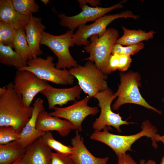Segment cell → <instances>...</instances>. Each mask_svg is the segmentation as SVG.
I'll return each instance as SVG.
<instances>
[{
    "label": "cell",
    "mask_w": 164,
    "mask_h": 164,
    "mask_svg": "<svg viewBox=\"0 0 164 164\" xmlns=\"http://www.w3.org/2000/svg\"><path fill=\"white\" fill-rule=\"evenodd\" d=\"M51 150L41 137L26 148L22 161L24 164H50Z\"/></svg>",
    "instance_id": "cell-18"
},
{
    "label": "cell",
    "mask_w": 164,
    "mask_h": 164,
    "mask_svg": "<svg viewBox=\"0 0 164 164\" xmlns=\"http://www.w3.org/2000/svg\"><path fill=\"white\" fill-rule=\"evenodd\" d=\"M36 127L37 129L43 132L56 131L62 137L67 136L72 130H77L75 126L70 121L53 116L45 110L39 114Z\"/></svg>",
    "instance_id": "cell-14"
},
{
    "label": "cell",
    "mask_w": 164,
    "mask_h": 164,
    "mask_svg": "<svg viewBox=\"0 0 164 164\" xmlns=\"http://www.w3.org/2000/svg\"><path fill=\"white\" fill-rule=\"evenodd\" d=\"M26 148L18 141L0 145V164H11L22 157Z\"/></svg>",
    "instance_id": "cell-20"
},
{
    "label": "cell",
    "mask_w": 164,
    "mask_h": 164,
    "mask_svg": "<svg viewBox=\"0 0 164 164\" xmlns=\"http://www.w3.org/2000/svg\"><path fill=\"white\" fill-rule=\"evenodd\" d=\"M70 73L77 80L82 90L91 97L108 88L107 76L89 61L84 66L78 65L69 70Z\"/></svg>",
    "instance_id": "cell-5"
},
{
    "label": "cell",
    "mask_w": 164,
    "mask_h": 164,
    "mask_svg": "<svg viewBox=\"0 0 164 164\" xmlns=\"http://www.w3.org/2000/svg\"><path fill=\"white\" fill-rule=\"evenodd\" d=\"M0 63L8 66H14L17 70L27 66V63L12 48L0 43Z\"/></svg>",
    "instance_id": "cell-22"
},
{
    "label": "cell",
    "mask_w": 164,
    "mask_h": 164,
    "mask_svg": "<svg viewBox=\"0 0 164 164\" xmlns=\"http://www.w3.org/2000/svg\"><path fill=\"white\" fill-rule=\"evenodd\" d=\"M144 46V44L142 42L126 46H123L118 44H115L112 48L111 54L130 56L138 52L143 49Z\"/></svg>",
    "instance_id": "cell-28"
},
{
    "label": "cell",
    "mask_w": 164,
    "mask_h": 164,
    "mask_svg": "<svg viewBox=\"0 0 164 164\" xmlns=\"http://www.w3.org/2000/svg\"><path fill=\"white\" fill-rule=\"evenodd\" d=\"M54 59L51 56L46 59L38 57L32 58L27 61L26 66L18 70L30 71L39 79L57 85H72L75 77L67 69L56 68Z\"/></svg>",
    "instance_id": "cell-4"
},
{
    "label": "cell",
    "mask_w": 164,
    "mask_h": 164,
    "mask_svg": "<svg viewBox=\"0 0 164 164\" xmlns=\"http://www.w3.org/2000/svg\"><path fill=\"white\" fill-rule=\"evenodd\" d=\"M50 164H75L69 155L52 152Z\"/></svg>",
    "instance_id": "cell-30"
},
{
    "label": "cell",
    "mask_w": 164,
    "mask_h": 164,
    "mask_svg": "<svg viewBox=\"0 0 164 164\" xmlns=\"http://www.w3.org/2000/svg\"><path fill=\"white\" fill-rule=\"evenodd\" d=\"M73 33V31L70 30L57 36L44 31L42 32L40 45L47 46L56 56L57 61L56 67L58 69H70L78 65L69 50V48L74 46L72 42Z\"/></svg>",
    "instance_id": "cell-7"
},
{
    "label": "cell",
    "mask_w": 164,
    "mask_h": 164,
    "mask_svg": "<svg viewBox=\"0 0 164 164\" xmlns=\"http://www.w3.org/2000/svg\"><path fill=\"white\" fill-rule=\"evenodd\" d=\"M132 60L130 56L111 54L109 60V66L111 72L117 70L125 71L130 67Z\"/></svg>",
    "instance_id": "cell-26"
},
{
    "label": "cell",
    "mask_w": 164,
    "mask_h": 164,
    "mask_svg": "<svg viewBox=\"0 0 164 164\" xmlns=\"http://www.w3.org/2000/svg\"><path fill=\"white\" fill-rule=\"evenodd\" d=\"M160 164H164V155L162 158Z\"/></svg>",
    "instance_id": "cell-38"
},
{
    "label": "cell",
    "mask_w": 164,
    "mask_h": 164,
    "mask_svg": "<svg viewBox=\"0 0 164 164\" xmlns=\"http://www.w3.org/2000/svg\"><path fill=\"white\" fill-rule=\"evenodd\" d=\"M33 107L31 117L23 128L18 141L24 148H26L41 137L45 132L38 130L36 127L39 114L41 111L45 110L43 100L40 98H37L33 104Z\"/></svg>",
    "instance_id": "cell-15"
},
{
    "label": "cell",
    "mask_w": 164,
    "mask_h": 164,
    "mask_svg": "<svg viewBox=\"0 0 164 164\" xmlns=\"http://www.w3.org/2000/svg\"><path fill=\"white\" fill-rule=\"evenodd\" d=\"M17 30L9 23L0 21V43L12 47Z\"/></svg>",
    "instance_id": "cell-27"
},
{
    "label": "cell",
    "mask_w": 164,
    "mask_h": 164,
    "mask_svg": "<svg viewBox=\"0 0 164 164\" xmlns=\"http://www.w3.org/2000/svg\"><path fill=\"white\" fill-rule=\"evenodd\" d=\"M139 164H156L155 162L152 160L150 159L147 162L144 160L142 159L140 161Z\"/></svg>",
    "instance_id": "cell-34"
},
{
    "label": "cell",
    "mask_w": 164,
    "mask_h": 164,
    "mask_svg": "<svg viewBox=\"0 0 164 164\" xmlns=\"http://www.w3.org/2000/svg\"><path fill=\"white\" fill-rule=\"evenodd\" d=\"M162 101L164 102V98L163 99ZM151 139L152 140L153 146L155 147L157 146L156 143V142H157L161 141L164 145V135L162 136H161L157 134L153 136Z\"/></svg>",
    "instance_id": "cell-32"
},
{
    "label": "cell",
    "mask_w": 164,
    "mask_h": 164,
    "mask_svg": "<svg viewBox=\"0 0 164 164\" xmlns=\"http://www.w3.org/2000/svg\"><path fill=\"white\" fill-rule=\"evenodd\" d=\"M116 97L112 90L108 87L97 93L94 96V97L97 100L98 105L101 109L99 116L92 125L93 128L95 131H101L107 127L111 129L110 126H112L118 132H121V125L134 123L123 120L119 113H115L112 111L111 103Z\"/></svg>",
    "instance_id": "cell-8"
},
{
    "label": "cell",
    "mask_w": 164,
    "mask_h": 164,
    "mask_svg": "<svg viewBox=\"0 0 164 164\" xmlns=\"http://www.w3.org/2000/svg\"><path fill=\"white\" fill-rule=\"evenodd\" d=\"M81 91L78 85L68 88H59L49 84L40 93L46 98L48 108L51 110L57 105L62 107L69 101H76V99H80Z\"/></svg>",
    "instance_id": "cell-13"
},
{
    "label": "cell",
    "mask_w": 164,
    "mask_h": 164,
    "mask_svg": "<svg viewBox=\"0 0 164 164\" xmlns=\"http://www.w3.org/2000/svg\"><path fill=\"white\" fill-rule=\"evenodd\" d=\"M30 16L22 15L18 12L14 7L11 0H0V20L9 23L16 29H25L29 21Z\"/></svg>",
    "instance_id": "cell-19"
},
{
    "label": "cell",
    "mask_w": 164,
    "mask_h": 164,
    "mask_svg": "<svg viewBox=\"0 0 164 164\" xmlns=\"http://www.w3.org/2000/svg\"><path fill=\"white\" fill-rule=\"evenodd\" d=\"M20 134L11 126H0V145L18 141Z\"/></svg>",
    "instance_id": "cell-29"
},
{
    "label": "cell",
    "mask_w": 164,
    "mask_h": 164,
    "mask_svg": "<svg viewBox=\"0 0 164 164\" xmlns=\"http://www.w3.org/2000/svg\"><path fill=\"white\" fill-rule=\"evenodd\" d=\"M12 47L27 63L28 60L32 58L26 40L25 29H21L17 30L12 42Z\"/></svg>",
    "instance_id": "cell-23"
},
{
    "label": "cell",
    "mask_w": 164,
    "mask_h": 164,
    "mask_svg": "<svg viewBox=\"0 0 164 164\" xmlns=\"http://www.w3.org/2000/svg\"><path fill=\"white\" fill-rule=\"evenodd\" d=\"M120 75V84L114 94L118 98L112 105L113 110H118L125 104L131 103L141 105L161 114V111L149 105L141 95L138 88L140 77L138 73H121Z\"/></svg>",
    "instance_id": "cell-6"
},
{
    "label": "cell",
    "mask_w": 164,
    "mask_h": 164,
    "mask_svg": "<svg viewBox=\"0 0 164 164\" xmlns=\"http://www.w3.org/2000/svg\"><path fill=\"white\" fill-rule=\"evenodd\" d=\"M123 31L122 36L118 38L115 44L128 46L138 44L143 41L148 40L153 38L155 32L151 30L146 32L141 29L130 30L122 26Z\"/></svg>",
    "instance_id": "cell-21"
},
{
    "label": "cell",
    "mask_w": 164,
    "mask_h": 164,
    "mask_svg": "<svg viewBox=\"0 0 164 164\" xmlns=\"http://www.w3.org/2000/svg\"><path fill=\"white\" fill-rule=\"evenodd\" d=\"M118 164H137V162L128 154H124L118 156Z\"/></svg>",
    "instance_id": "cell-31"
},
{
    "label": "cell",
    "mask_w": 164,
    "mask_h": 164,
    "mask_svg": "<svg viewBox=\"0 0 164 164\" xmlns=\"http://www.w3.org/2000/svg\"><path fill=\"white\" fill-rule=\"evenodd\" d=\"M11 2L15 9L22 15L30 16L39 11V5L34 0H11Z\"/></svg>",
    "instance_id": "cell-25"
},
{
    "label": "cell",
    "mask_w": 164,
    "mask_h": 164,
    "mask_svg": "<svg viewBox=\"0 0 164 164\" xmlns=\"http://www.w3.org/2000/svg\"><path fill=\"white\" fill-rule=\"evenodd\" d=\"M142 130L134 135H122L112 134L106 128L103 131H94L91 135L90 138L103 143L111 148L118 157L125 154L128 151H132V144L138 139L143 136L150 138L157 134V129L148 120L143 121L141 126Z\"/></svg>",
    "instance_id": "cell-3"
},
{
    "label": "cell",
    "mask_w": 164,
    "mask_h": 164,
    "mask_svg": "<svg viewBox=\"0 0 164 164\" xmlns=\"http://www.w3.org/2000/svg\"><path fill=\"white\" fill-rule=\"evenodd\" d=\"M88 95L83 99L74 102L68 106L54 107L53 111L50 112L53 116L63 118L72 123L79 132L82 131V123L84 120L90 115H95L99 112L97 107H90L88 103L91 98Z\"/></svg>",
    "instance_id": "cell-12"
},
{
    "label": "cell",
    "mask_w": 164,
    "mask_h": 164,
    "mask_svg": "<svg viewBox=\"0 0 164 164\" xmlns=\"http://www.w3.org/2000/svg\"><path fill=\"white\" fill-rule=\"evenodd\" d=\"M43 143L51 149L61 154L70 155L73 152L72 146H67L55 139L50 131L44 132L41 137Z\"/></svg>",
    "instance_id": "cell-24"
},
{
    "label": "cell",
    "mask_w": 164,
    "mask_h": 164,
    "mask_svg": "<svg viewBox=\"0 0 164 164\" xmlns=\"http://www.w3.org/2000/svg\"><path fill=\"white\" fill-rule=\"evenodd\" d=\"M6 86V92L0 95V126H12L20 134L31 117L33 107L25 105L22 95L15 91L13 82Z\"/></svg>",
    "instance_id": "cell-1"
},
{
    "label": "cell",
    "mask_w": 164,
    "mask_h": 164,
    "mask_svg": "<svg viewBox=\"0 0 164 164\" xmlns=\"http://www.w3.org/2000/svg\"><path fill=\"white\" fill-rule=\"evenodd\" d=\"M42 22L41 18L34 17L32 14L25 29L26 40L32 58L38 57L43 53L40 46L42 32L46 27Z\"/></svg>",
    "instance_id": "cell-17"
},
{
    "label": "cell",
    "mask_w": 164,
    "mask_h": 164,
    "mask_svg": "<svg viewBox=\"0 0 164 164\" xmlns=\"http://www.w3.org/2000/svg\"><path fill=\"white\" fill-rule=\"evenodd\" d=\"M83 2L87 4V3H89L93 7V6L97 7V5L100 4L101 2L99 0H83Z\"/></svg>",
    "instance_id": "cell-33"
},
{
    "label": "cell",
    "mask_w": 164,
    "mask_h": 164,
    "mask_svg": "<svg viewBox=\"0 0 164 164\" xmlns=\"http://www.w3.org/2000/svg\"><path fill=\"white\" fill-rule=\"evenodd\" d=\"M75 133L71 140L73 152L69 155L75 164H107L108 157L100 158L94 156L86 147L83 138L79 134L78 130H76Z\"/></svg>",
    "instance_id": "cell-16"
},
{
    "label": "cell",
    "mask_w": 164,
    "mask_h": 164,
    "mask_svg": "<svg viewBox=\"0 0 164 164\" xmlns=\"http://www.w3.org/2000/svg\"><path fill=\"white\" fill-rule=\"evenodd\" d=\"M81 11L77 14L68 16L63 13L58 14L60 19V24L63 27L68 28L70 30H74L80 26L85 25L88 22L95 21L99 18L111 11L122 8L123 3L126 0L122 1L109 7L103 8L98 6L91 7L84 3L83 0H77Z\"/></svg>",
    "instance_id": "cell-10"
},
{
    "label": "cell",
    "mask_w": 164,
    "mask_h": 164,
    "mask_svg": "<svg viewBox=\"0 0 164 164\" xmlns=\"http://www.w3.org/2000/svg\"><path fill=\"white\" fill-rule=\"evenodd\" d=\"M22 157L18 159L17 160H16V161H15L11 164H24L22 163L21 160Z\"/></svg>",
    "instance_id": "cell-36"
},
{
    "label": "cell",
    "mask_w": 164,
    "mask_h": 164,
    "mask_svg": "<svg viewBox=\"0 0 164 164\" xmlns=\"http://www.w3.org/2000/svg\"><path fill=\"white\" fill-rule=\"evenodd\" d=\"M7 88L6 85L0 87V95L5 94L7 91Z\"/></svg>",
    "instance_id": "cell-35"
},
{
    "label": "cell",
    "mask_w": 164,
    "mask_h": 164,
    "mask_svg": "<svg viewBox=\"0 0 164 164\" xmlns=\"http://www.w3.org/2000/svg\"><path fill=\"white\" fill-rule=\"evenodd\" d=\"M40 1L45 5H47L49 1V0H41Z\"/></svg>",
    "instance_id": "cell-37"
},
{
    "label": "cell",
    "mask_w": 164,
    "mask_h": 164,
    "mask_svg": "<svg viewBox=\"0 0 164 164\" xmlns=\"http://www.w3.org/2000/svg\"><path fill=\"white\" fill-rule=\"evenodd\" d=\"M119 35L116 29L112 28L107 29L101 36L94 35L90 38V43L84 47L90 54L84 60L94 63L97 68L104 74L110 73L109 60L114 45Z\"/></svg>",
    "instance_id": "cell-2"
},
{
    "label": "cell",
    "mask_w": 164,
    "mask_h": 164,
    "mask_svg": "<svg viewBox=\"0 0 164 164\" xmlns=\"http://www.w3.org/2000/svg\"><path fill=\"white\" fill-rule=\"evenodd\" d=\"M13 84L16 92L22 95L25 105L29 107L36 96L46 89L49 84L30 71L17 70Z\"/></svg>",
    "instance_id": "cell-11"
},
{
    "label": "cell",
    "mask_w": 164,
    "mask_h": 164,
    "mask_svg": "<svg viewBox=\"0 0 164 164\" xmlns=\"http://www.w3.org/2000/svg\"><path fill=\"white\" fill-rule=\"evenodd\" d=\"M139 16L134 14L131 11H125L113 15H104L97 19L91 24L83 25L79 27L72 36L73 44L87 46L90 43L88 39L91 36L98 35L100 36L107 30L109 24L117 19L131 18L138 19Z\"/></svg>",
    "instance_id": "cell-9"
}]
</instances>
